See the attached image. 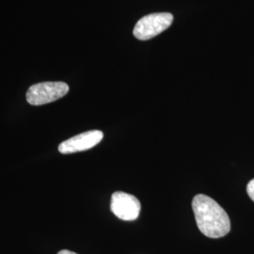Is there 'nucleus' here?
<instances>
[{"label": "nucleus", "instance_id": "nucleus-1", "mask_svg": "<svg viewBox=\"0 0 254 254\" xmlns=\"http://www.w3.org/2000/svg\"><path fill=\"white\" fill-rule=\"evenodd\" d=\"M192 209L200 232L210 238H219L229 234L230 218L218 202L206 195L199 194L192 200Z\"/></svg>", "mask_w": 254, "mask_h": 254}, {"label": "nucleus", "instance_id": "nucleus-2", "mask_svg": "<svg viewBox=\"0 0 254 254\" xmlns=\"http://www.w3.org/2000/svg\"><path fill=\"white\" fill-rule=\"evenodd\" d=\"M68 91L69 86L64 82L38 83L27 90V103L31 106H43L63 98Z\"/></svg>", "mask_w": 254, "mask_h": 254}, {"label": "nucleus", "instance_id": "nucleus-3", "mask_svg": "<svg viewBox=\"0 0 254 254\" xmlns=\"http://www.w3.org/2000/svg\"><path fill=\"white\" fill-rule=\"evenodd\" d=\"M173 15L169 12H156L148 14L136 24L133 34L137 40L147 41L162 33L172 26Z\"/></svg>", "mask_w": 254, "mask_h": 254}, {"label": "nucleus", "instance_id": "nucleus-4", "mask_svg": "<svg viewBox=\"0 0 254 254\" xmlns=\"http://www.w3.org/2000/svg\"><path fill=\"white\" fill-rule=\"evenodd\" d=\"M110 209L117 218L130 221L138 218L141 205L135 196L117 191L111 196Z\"/></svg>", "mask_w": 254, "mask_h": 254}, {"label": "nucleus", "instance_id": "nucleus-5", "mask_svg": "<svg viewBox=\"0 0 254 254\" xmlns=\"http://www.w3.org/2000/svg\"><path fill=\"white\" fill-rule=\"evenodd\" d=\"M104 134L100 130H91L73 136L59 145L62 154H73L89 150L97 145L103 139Z\"/></svg>", "mask_w": 254, "mask_h": 254}, {"label": "nucleus", "instance_id": "nucleus-6", "mask_svg": "<svg viewBox=\"0 0 254 254\" xmlns=\"http://www.w3.org/2000/svg\"><path fill=\"white\" fill-rule=\"evenodd\" d=\"M247 192H248V195L250 196V198L254 201V179L249 182V184L247 186Z\"/></svg>", "mask_w": 254, "mask_h": 254}, {"label": "nucleus", "instance_id": "nucleus-7", "mask_svg": "<svg viewBox=\"0 0 254 254\" xmlns=\"http://www.w3.org/2000/svg\"><path fill=\"white\" fill-rule=\"evenodd\" d=\"M58 254H77L75 253H73L71 251H68V250H64V251H61Z\"/></svg>", "mask_w": 254, "mask_h": 254}]
</instances>
